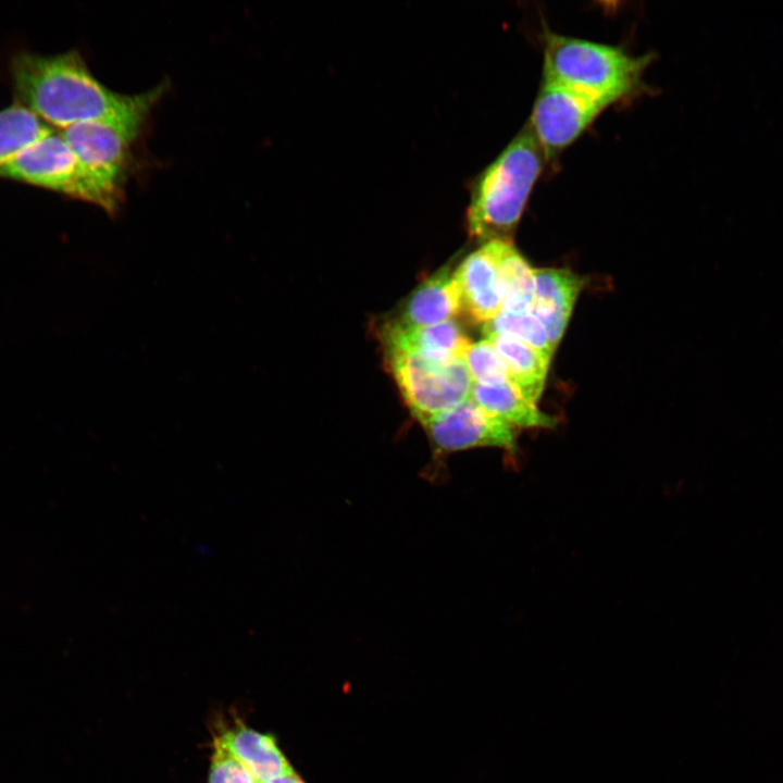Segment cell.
<instances>
[{
  "label": "cell",
  "mask_w": 783,
  "mask_h": 783,
  "mask_svg": "<svg viewBox=\"0 0 783 783\" xmlns=\"http://www.w3.org/2000/svg\"><path fill=\"white\" fill-rule=\"evenodd\" d=\"M461 312V298L449 264L423 281L410 295L393 323L406 327L439 324Z\"/></svg>",
  "instance_id": "13"
},
{
  "label": "cell",
  "mask_w": 783,
  "mask_h": 783,
  "mask_svg": "<svg viewBox=\"0 0 783 783\" xmlns=\"http://www.w3.org/2000/svg\"><path fill=\"white\" fill-rule=\"evenodd\" d=\"M213 741L232 754L260 783L295 772L272 734L261 733L238 718L217 723Z\"/></svg>",
  "instance_id": "11"
},
{
  "label": "cell",
  "mask_w": 783,
  "mask_h": 783,
  "mask_svg": "<svg viewBox=\"0 0 783 783\" xmlns=\"http://www.w3.org/2000/svg\"><path fill=\"white\" fill-rule=\"evenodd\" d=\"M651 57H635L619 47L547 32L544 79L611 105L633 95Z\"/></svg>",
  "instance_id": "4"
},
{
  "label": "cell",
  "mask_w": 783,
  "mask_h": 783,
  "mask_svg": "<svg viewBox=\"0 0 783 783\" xmlns=\"http://www.w3.org/2000/svg\"><path fill=\"white\" fill-rule=\"evenodd\" d=\"M607 107L588 95L543 79L527 125L547 159L576 140Z\"/></svg>",
  "instance_id": "7"
},
{
  "label": "cell",
  "mask_w": 783,
  "mask_h": 783,
  "mask_svg": "<svg viewBox=\"0 0 783 783\" xmlns=\"http://www.w3.org/2000/svg\"><path fill=\"white\" fill-rule=\"evenodd\" d=\"M9 75L16 103L62 129L119 115L137 99L101 84L76 50L52 55L18 51Z\"/></svg>",
  "instance_id": "1"
},
{
  "label": "cell",
  "mask_w": 783,
  "mask_h": 783,
  "mask_svg": "<svg viewBox=\"0 0 783 783\" xmlns=\"http://www.w3.org/2000/svg\"><path fill=\"white\" fill-rule=\"evenodd\" d=\"M470 399L489 414L515 427H555L557 420L540 411L511 381L487 386L473 384Z\"/></svg>",
  "instance_id": "14"
},
{
  "label": "cell",
  "mask_w": 783,
  "mask_h": 783,
  "mask_svg": "<svg viewBox=\"0 0 783 783\" xmlns=\"http://www.w3.org/2000/svg\"><path fill=\"white\" fill-rule=\"evenodd\" d=\"M421 425L438 452L477 447H496L511 452L517 447L518 427L489 414L470 398Z\"/></svg>",
  "instance_id": "8"
},
{
  "label": "cell",
  "mask_w": 783,
  "mask_h": 783,
  "mask_svg": "<svg viewBox=\"0 0 783 783\" xmlns=\"http://www.w3.org/2000/svg\"><path fill=\"white\" fill-rule=\"evenodd\" d=\"M545 154L529 125L476 177L467 211L472 238L512 241Z\"/></svg>",
  "instance_id": "2"
},
{
  "label": "cell",
  "mask_w": 783,
  "mask_h": 783,
  "mask_svg": "<svg viewBox=\"0 0 783 783\" xmlns=\"http://www.w3.org/2000/svg\"><path fill=\"white\" fill-rule=\"evenodd\" d=\"M386 361L402 398L421 424L470 398L474 383L464 359L443 363L396 356Z\"/></svg>",
  "instance_id": "5"
},
{
  "label": "cell",
  "mask_w": 783,
  "mask_h": 783,
  "mask_svg": "<svg viewBox=\"0 0 783 783\" xmlns=\"http://www.w3.org/2000/svg\"><path fill=\"white\" fill-rule=\"evenodd\" d=\"M464 362L474 384L493 386L510 381L504 361L487 338L470 345Z\"/></svg>",
  "instance_id": "19"
},
{
  "label": "cell",
  "mask_w": 783,
  "mask_h": 783,
  "mask_svg": "<svg viewBox=\"0 0 783 783\" xmlns=\"http://www.w3.org/2000/svg\"><path fill=\"white\" fill-rule=\"evenodd\" d=\"M534 277L532 313L544 325L556 349L568 326L584 279L567 269H534Z\"/></svg>",
  "instance_id": "12"
},
{
  "label": "cell",
  "mask_w": 783,
  "mask_h": 783,
  "mask_svg": "<svg viewBox=\"0 0 783 783\" xmlns=\"http://www.w3.org/2000/svg\"><path fill=\"white\" fill-rule=\"evenodd\" d=\"M208 783H260L251 772L213 741Z\"/></svg>",
  "instance_id": "20"
},
{
  "label": "cell",
  "mask_w": 783,
  "mask_h": 783,
  "mask_svg": "<svg viewBox=\"0 0 783 783\" xmlns=\"http://www.w3.org/2000/svg\"><path fill=\"white\" fill-rule=\"evenodd\" d=\"M382 337L386 358L406 356L443 363L464 359L471 345L455 320L421 327L390 322Z\"/></svg>",
  "instance_id": "9"
},
{
  "label": "cell",
  "mask_w": 783,
  "mask_h": 783,
  "mask_svg": "<svg viewBox=\"0 0 783 783\" xmlns=\"http://www.w3.org/2000/svg\"><path fill=\"white\" fill-rule=\"evenodd\" d=\"M164 90L161 84L137 95L135 103L119 115L74 124L60 132L87 174L95 204L110 214L122 201L132 145Z\"/></svg>",
  "instance_id": "3"
},
{
  "label": "cell",
  "mask_w": 783,
  "mask_h": 783,
  "mask_svg": "<svg viewBox=\"0 0 783 783\" xmlns=\"http://www.w3.org/2000/svg\"><path fill=\"white\" fill-rule=\"evenodd\" d=\"M484 338L494 345L510 381L529 400L536 402L543 393L550 361L510 334L493 332L485 334Z\"/></svg>",
  "instance_id": "15"
},
{
  "label": "cell",
  "mask_w": 783,
  "mask_h": 783,
  "mask_svg": "<svg viewBox=\"0 0 783 783\" xmlns=\"http://www.w3.org/2000/svg\"><path fill=\"white\" fill-rule=\"evenodd\" d=\"M502 296V311L532 312L535 300L534 269L515 249L512 241L493 240Z\"/></svg>",
  "instance_id": "16"
},
{
  "label": "cell",
  "mask_w": 783,
  "mask_h": 783,
  "mask_svg": "<svg viewBox=\"0 0 783 783\" xmlns=\"http://www.w3.org/2000/svg\"><path fill=\"white\" fill-rule=\"evenodd\" d=\"M461 298V313L475 323H487L502 312L498 268L492 241L470 253L453 271Z\"/></svg>",
  "instance_id": "10"
},
{
  "label": "cell",
  "mask_w": 783,
  "mask_h": 783,
  "mask_svg": "<svg viewBox=\"0 0 783 783\" xmlns=\"http://www.w3.org/2000/svg\"><path fill=\"white\" fill-rule=\"evenodd\" d=\"M493 332L507 333L521 339L549 361L556 350L544 325L532 312L508 313L502 311L483 326V335Z\"/></svg>",
  "instance_id": "18"
},
{
  "label": "cell",
  "mask_w": 783,
  "mask_h": 783,
  "mask_svg": "<svg viewBox=\"0 0 783 783\" xmlns=\"http://www.w3.org/2000/svg\"><path fill=\"white\" fill-rule=\"evenodd\" d=\"M266 783H306L296 772L282 775Z\"/></svg>",
  "instance_id": "21"
},
{
  "label": "cell",
  "mask_w": 783,
  "mask_h": 783,
  "mask_svg": "<svg viewBox=\"0 0 783 783\" xmlns=\"http://www.w3.org/2000/svg\"><path fill=\"white\" fill-rule=\"evenodd\" d=\"M51 132L50 125L18 103L0 110V167Z\"/></svg>",
  "instance_id": "17"
},
{
  "label": "cell",
  "mask_w": 783,
  "mask_h": 783,
  "mask_svg": "<svg viewBox=\"0 0 783 783\" xmlns=\"http://www.w3.org/2000/svg\"><path fill=\"white\" fill-rule=\"evenodd\" d=\"M0 177L95 204L87 174L59 133L51 132L0 167Z\"/></svg>",
  "instance_id": "6"
}]
</instances>
